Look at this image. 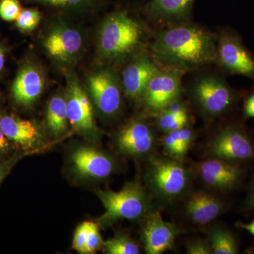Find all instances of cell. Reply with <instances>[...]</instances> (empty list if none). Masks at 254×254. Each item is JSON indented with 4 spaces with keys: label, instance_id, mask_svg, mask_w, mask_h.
Masks as SVG:
<instances>
[{
    "label": "cell",
    "instance_id": "cell-1",
    "mask_svg": "<svg viewBox=\"0 0 254 254\" xmlns=\"http://www.w3.org/2000/svg\"><path fill=\"white\" fill-rule=\"evenodd\" d=\"M158 61L180 71L198 67L217 60L215 38L193 25H181L159 33L153 47Z\"/></svg>",
    "mask_w": 254,
    "mask_h": 254
},
{
    "label": "cell",
    "instance_id": "cell-2",
    "mask_svg": "<svg viewBox=\"0 0 254 254\" xmlns=\"http://www.w3.org/2000/svg\"><path fill=\"white\" fill-rule=\"evenodd\" d=\"M180 161L163 157L150 159L147 185L155 198L163 203L170 204L180 199L190 189V172Z\"/></svg>",
    "mask_w": 254,
    "mask_h": 254
},
{
    "label": "cell",
    "instance_id": "cell-3",
    "mask_svg": "<svg viewBox=\"0 0 254 254\" xmlns=\"http://www.w3.org/2000/svg\"><path fill=\"white\" fill-rule=\"evenodd\" d=\"M190 99L205 120H212L231 111L240 94L219 76L205 75L197 78L190 89Z\"/></svg>",
    "mask_w": 254,
    "mask_h": 254
},
{
    "label": "cell",
    "instance_id": "cell-4",
    "mask_svg": "<svg viewBox=\"0 0 254 254\" xmlns=\"http://www.w3.org/2000/svg\"><path fill=\"white\" fill-rule=\"evenodd\" d=\"M105 209L99 218V223L108 226L118 220H136L153 210L151 201L144 189L137 183L128 184L119 191L98 190Z\"/></svg>",
    "mask_w": 254,
    "mask_h": 254
},
{
    "label": "cell",
    "instance_id": "cell-5",
    "mask_svg": "<svg viewBox=\"0 0 254 254\" xmlns=\"http://www.w3.org/2000/svg\"><path fill=\"white\" fill-rule=\"evenodd\" d=\"M206 153L208 158L243 165L254 161V141L243 127L227 125L210 138L206 145Z\"/></svg>",
    "mask_w": 254,
    "mask_h": 254
},
{
    "label": "cell",
    "instance_id": "cell-6",
    "mask_svg": "<svg viewBox=\"0 0 254 254\" xmlns=\"http://www.w3.org/2000/svg\"><path fill=\"white\" fill-rule=\"evenodd\" d=\"M142 28L136 21L123 13L110 16L100 34V46L103 54L118 58L131 53L140 44Z\"/></svg>",
    "mask_w": 254,
    "mask_h": 254
},
{
    "label": "cell",
    "instance_id": "cell-7",
    "mask_svg": "<svg viewBox=\"0 0 254 254\" xmlns=\"http://www.w3.org/2000/svg\"><path fill=\"white\" fill-rule=\"evenodd\" d=\"M216 62L226 72L254 81V56L235 32L225 31L220 34Z\"/></svg>",
    "mask_w": 254,
    "mask_h": 254
},
{
    "label": "cell",
    "instance_id": "cell-8",
    "mask_svg": "<svg viewBox=\"0 0 254 254\" xmlns=\"http://www.w3.org/2000/svg\"><path fill=\"white\" fill-rule=\"evenodd\" d=\"M182 71L176 68H160L150 79L142 98L154 115L161 113L168 105L180 100L182 95Z\"/></svg>",
    "mask_w": 254,
    "mask_h": 254
},
{
    "label": "cell",
    "instance_id": "cell-9",
    "mask_svg": "<svg viewBox=\"0 0 254 254\" xmlns=\"http://www.w3.org/2000/svg\"><path fill=\"white\" fill-rule=\"evenodd\" d=\"M195 172L205 186L222 192L230 191L237 188L245 175V170L240 165L215 158H208L196 164Z\"/></svg>",
    "mask_w": 254,
    "mask_h": 254
},
{
    "label": "cell",
    "instance_id": "cell-10",
    "mask_svg": "<svg viewBox=\"0 0 254 254\" xmlns=\"http://www.w3.org/2000/svg\"><path fill=\"white\" fill-rule=\"evenodd\" d=\"M116 144L125 154L145 156L154 151L157 145L156 134L147 122L136 120L120 130L117 136Z\"/></svg>",
    "mask_w": 254,
    "mask_h": 254
},
{
    "label": "cell",
    "instance_id": "cell-11",
    "mask_svg": "<svg viewBox=\"0 0 254 254\" xmlns=\"http://www.w3.org/2000/svg\"><path fill=\"white\" fill-rule=\"evenodd\" d=\"M144 218L142 236L145 252L160 254L171 250L178 233L176 226L165 221L158 210H151Z\"/></svg>",
    "mask_w": 254,
    "mask_h": 254
},
{
    "label": "cell",
    "instance_id": "cell-12",
    "mask_svg": "<svg viewBox=\"0 0 254 254\" xmlns=\"http://www.w3.org/2000/svg\"><path fill=\"white\" fill-rule=\"evenodd\" d=\"M92 97L103 115L113 116L120 111L121 90L115 74L108 70L95 73L88 80Z\"/></svg>",
    "mask_w": 254,
    "mask_h": 254
},
{
    "label": "cell",
    "instance_id": "cell-13",
    "mask_svg": "<svg viewBox=\"0 0 254 254\" xmlns=\"http://www.w3.org/2000/svg\"><path fill=\"white\" fill-rule=\"evenodd\" d=\"M66 105L68 120L75 129L86 136L98 135L90 100L77 82L73 80L68 86Z\"/></svg>",
    "mask_w": 254,
    "mask_h": 254
},
{
    "label": "cell",
    "instance_id": "cell-14",
    "mask_svg": "<svg viewBox=\"0 0 254 254\" xmlns=\"http://www.w3.org/2000/svg\"><path fill=\"white\" fill-rule=\"evenodd\" d=\"M71 163L75 172L86 178H107L115 168L113 158L91 147L76 148L71 155Z\"/></svg>",
    "mask_w": 254,
    "mask_h": 254
},
{
    "label": "cell",
    "instance_id": "cell-15",
    "mask_svg": "<svg viewBox=\"0 0 254 254\" xmlns=\"http://www.w3.org/2000/svg\"><path fill=\"white\" fill-rule=\"evenodd\" d=\"M225 209L226 205L216 195L203 190H197L187 197L184 212L190 221L203 226L221 215Z\"/></svg>",
    "mask_w": 254,
    "mask_h": 254
},
{
    "label": "cell",
    "instance_id": "cell-16",
    "mask_svg": "<svg viewBox=\"0 0 254 254\" xmlns=\"http://www.w3.org/2000/svg\"><path fill=\"white\" fill-rule=\"evenodd\" d=\"M0 128L8 139L28 150L41 144L42 136L38 127L29 120L13 115L0 116Z\"/></svg>",
    "mask_w": 254,
    "mask_h": 254
},
{
    "label": "cell",
    "instance_id": "cell-17",
    "mask_svg": "<svg viewBox=\"0 0 254 254\" xmlns=\"http://www.w3.org/2000/svg\"><path fill=\"white\" fill-rule=\"evenodd\" d=\"M160 68L153 60L146 57L128 65L123 75L127 95L132 98H142L150 79Z\"/></svg>",
    "mask_w": 254,
    "mask_h": 254
},
{
    "label": "cell",
    "instance_id": "cell-18",
    "mask_svg": "<svg viewBox=\"0 0 254 254\" xmlns=\"http://www.w3.org/2000/svg\"><path fill=\"white\" fill-rule=\"evenodd\" d=\"M43 79L36 68L26 66L21 68L12 86L13 98L18 104L28 106L41 95Z\"/></svg>",
    "mask_w": 254,
    "mask_h": 254
},
{
    "label": "cell",
    "instance_id": "cell-19",
    "mask_svg": "<svg viewBox=\"0 0 254 254\" xmlns=\"http://www.w3.org/2000/svg\"><path fill=\"white\" fill-rule=\"evenodd\" d=\"M82 44L81 35L71 28H61L48 37L46 48L57 59L68 60L79 51Z\"/></svg>",
    "mask_w": 254,
    "mask_h": 254
},
{
    "label": "cell",
    "instance_id": "cell-20",
    "mask_svg": "<svg viewBox=\"0 0 254 254\" xmlns=\"http://www.w3.org/2000/svg\"><path fill=\"white\" fill-rule=\"evenodd\" d=\"M194 0H152L148 11L158 19L180 21L190 14Z\"/></svg>",
    "mask_w": 254,
    "mask_h": 254
},
{
    "label": "cell",
    "instance_id": "cell-21",
    "mask_svg": "<svg viewBox=\"0 0 254 254\" xmlns=\"http://www.w3.org/2000/svg\"><path fill=\"white\" fill-rule=\"evenodd\" d=\"M206 235L213 254H238V242L228 229L220 225H213L207 230Z\"/></svg>",
    "mask_w": 254,
    "mask_h": 254
},
{
    "label": "cell",
    "instance_id": "cell-22",
    "mask_svg": "<svg viewBox=\"0 0 254 254\" xmlns=\"http://www.w3.org/2000/svg\"><path fill=\"white\" fill-rule=\"evenodd\" d=\"M67 120L66 100L60 96L52 98L47 111V122L50 129L55 135L61 134L66 129Z\"/></svg>",
    "mask_w": 254,
    "mask_h": 254
},
{
    "label": "cell",
    "instance_id": "cell-23",
    "mask_svg": "<svg viewBox=\"0 0 254 254\" xmlns=\"http://www.w3.org/2000/svg\"><path fill=\"white\" fill-rule=\"evenodd\" d=\"M105 253L108 254H138L139 247L131 237L118 235L103 243Z\"/></svg>",
    "mask_w": 254,
    "mask_h": 254
},
{
    "label": "cell",
    "instance_id": "cell-24",
    "mask_svg": "<svg viewBox=\"0 0 254 254\" xmlns=\"http://www.w3.org/2000/svg\"><path fill=\"white\" fill-rule=\"evenodd\" d=\"M190 122L189 113L173 114L163 111L158 115L157 126L160 131L166 133L168 132L181 129L187 127Z\"/></svg>",
    "mask_w": 254,
    "mask_h": 254
},
{
    "label": "cell",
    "instance_id": "cell-25",
    "mask_svg": "<svg viewBox=\"0 0 254 254\" xmlns=\"http://www.w3.org/2000/svg\"><path fill=\"white\" fill-rule=\"evenodd\" d=\"M179 130L165 133V136L162 139V144L165 151L170 155L171 158L181 160L185 158V155L182 151Z\"/></svg>",
    "mask_w": 254,
    "mask_h": 254
},
{
    "label": "cell",
    "instance_id": "cell-26",
    "mask_svg": "<svg viewBox=\"0 0 254 254\" xmlns=\"http://www.w3.org/2000/svg\"><path fill=\"white\" fill-rule=\"evenodd\" d=\"M41 16L36 10L26 9L21 11L16 18V26L22 31H31L39 23Z\"/></svg>",
    "mask_w": 254,
    "mask_h": 254
},
{
    "label": "cell",
    "instance_id": "cell-27",
    "mask_svg": "<svg viewBox=\"0 0 254 254\" xmlns=\"http://www.w3.org/2000/svg\"><path fill=\"white\" fill-rule=\"evenodd\" d=\"M103 246L98 225L92 222H88V236L84 254H94Z\"/></svg>",
    "mask_w": 254,
    "mask_h": 254
},
{
    "label": "cell",
    "instance_id": "cell-28",
    "mask_svg": "<svg viewBox=\"0 0 254 254\" xmlns=\"http://www.w3.org/2000/svg\"><path fill=\"white\" fill-rule=\"evenodd\" d=\"M21 11V6L18 0L0 1V16L5 21L16 20Z\"/></svg>",
    "mask_w": 254,
    "mask_h": 254
},
{
    "label": "cell",
    "instance_id": "cell-29",
    "mask_svg": "<svg viewBox=\"0 0 254 254\" xmlns=\"http://www.w3.org/2000/svg\"><path fill=\"white\" fill-rule=\"evenodd\" d=\"M88 222L81 224L76 229L73 237L72 247L73 250L81 254H84L87 236H88Z\"/></svg>",
    "mask_w": 254,
    "mask_h": 254
},
{
    "label": "cell",
    "instance_id": "cell-30",
    "mask_svg": "<svg viewBox=\"0 0 254 254\" xmlns=\"http://www.w3.org/2000/svg\"><path fill=\"white\" fill-rule=\"evenodd\" d=\"M187 253L188 254H211L212 249L208 241L193 240L187 245Z\"/></svg>",
    "mask_w": 254,
    "mask_h": 254
},
{
    "label": "cell",
    "instance_id": "cell-31",
    "mask_svg": "<svg viewBox=\"0 0 254 254\" xmlns=\"http://www.w3.org/2000/svg\"><path fill=\"white\" fill-rule=\"evenodd\" d=\"M179 132H180V145H181L182 153L185 157L190 144L194 140L195 133L188 127H184L179 130Z\"/></svg>",
    "mask_w": 254,
    "mask_h": 254
},
{
    "label": "cell",
    "instance_id": "cell-32",
    "mask_svg": "<svg viewBox=\"0 0 254 254\" xmlns=\"http://www.w3.org/2000/svg\"><path fill=\"white\" fill-rule=\"evenodd\" d=\"M21 155H14L11 158L0 161V185L6 175L10 173L13 166L21 158Z\"/></svg>",
    "mask_w": 254,
    "mask_h": 254
},
{
    "label": "cell",
    "instance_id": "cell-33",
    "mask_svg": "<svg viewBox=\"0 0 254 254\" xmlns=\"http://www.w3.org/2000/svg\"><path fill=\"white\" fill-rule=\"evenodd\" d=\"M243 113L245 118L254 119V91L251 92L245 98Z\"/></svg>",
    "mask_w": 254,
    "mask_h": 254
},
{
    "label": "cell",
    "instance_id": "cell-34",
    "mask_svg": "<svg viewBox=\"0 0 254 254\" xmlns=\"http://www.w3.org/2000/svg\"><path fill=\"white\" fill-rule=\"evenodd\" d=\"M245 207L247 210L254 212V175L251 180L248 194L245 200Z\"/></svg>",
    "mask_w": 254,
    "mask_h": 254
},
{
    "label": "cell",
    "instance_id": "cell-35",
    "mask_svg": "<svg viewBox=\"0 0 254 254\" xmlns=\"http://www.w3.org/2000/svg\"><path fill=\"white\" fill-rule=\"evenodd\" d=\"M10 141L0 128V159L4 158L9 153Z\"/></svg>",
    "mask_w": 254,
    "mask_h": 254
},
{
    "label": "cell",
    "instance_id": "cell-36",
    "mask_svg": "<svg viewBox=\"0 0 254 254\" xmlns=\"http://www.w3.org/2000/svg\"><path fill=\"white\" fill-rule=\"evenodd\" d=\"M41 2L54 5H66L79 4L85 0H35Z\"/></svg>",
    "mask_w": 254,
    "mask_h": 254
},
{
    "label": "cell",
    "instance_id": "cell-37",
    "mask_svg": "<svg viewBox=\"0 0 254 254\" xmlns=\"http://www.w3.org/2000/svg\"><path fill=\"white\" fill-rule=\"evenodd\" d=\"M238 226L254 236V220L250 223H238Z\"/></svg>",
    "mask_w": 254,
    "mask_h": 254
},
{
    "label": "cell",
    "instance_id": "cell-38",
    "mask_svg": "<svg viewBox=\"0 0 254 254\" xmlns=\"http://www.w3.org/2000/svg\"><path fill=\"white\" fill-rule=\"evenodd\" d=\"M5 62V55L4 50L2 49L1 46H0V72L4 67Z\"/></svg>",
    "mask_w": 254,
    "mask_h": 254
},
{
    "label": "cell",
    "instance_id": "cell-39",
    "mask_svg": "<svg viewBox=\"0 0 254 254\" xmlns=\"http://www.w3.org/2000/svg\"><path fill=\"white\" fill-rule=\"evenodd\" d=\"M253 252H254V247H253Z\"/></svg>",
    "mask_w": 254,
    "mask_h": 254
}]
</instances>
